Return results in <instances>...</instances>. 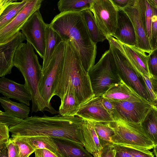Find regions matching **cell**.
I'll list each match as a JSON object with an SVG mask.
<instances>
[{"mask_svg":"<svg viewBox=\"0 0 157 157\" xmlns=\"http://www.w3.org/2000/svg\"><path fill=\"white\" fill-rule=\"evenodd\" d=\"M40 9L35 11L21 28L22 33L43 59L45 48V27Z\"/></svg>","mask_w":157,"mask_h":157,"instance_id":"cell-9","label":"cell"},{"mask_svg":"<svg viewBox=\"0 0 157 157\" xmlns=\"http://www.w3.org/2000/svg\"><path fill=\"white\" fill-rule=\"evenodd\" d=\"M152 10L151 38L150 43L152 51L157 48V10L153 6Z\"/></svg>","mask_w":157,"mask_h":157,"instance_id":"cell-34","label":"cell"},{"mask_svg":"<svg viewBox=\"0 0 157 157\" xmlns=\"http://www.w3.org/2000/svg\"><path fill=\"white\" fill-rule=\"evenodd\" d=\"M29 157V156H28V157Z\"/></svg>","mask_w":157,"mask_h":157,"instance_id":"cell-51","label":"cell"},{"mask_svg":"<svg viewBox=\"0 0 157 157\" xmlns=\"http://www.w3.org/2000/svg\"><path fill=\"white\" fill-rule=\"evenodd\" d=\"M115 108V121L142 124L154 106L152 103L129 101H112Z\"/></svg>","mask_w":157,"mask_h":157,"instance_id":"cell-11","label":"cell"},{"mask_svg":"<svg viewBox=\"0 0 157 157\" xmlns=\"http://www.w3.org/2000/svg\"><path fill=\"white\" fill-rule=\"evenodd\" d=\"M94 0H60L57 3L60 13L66 12H81L90 10Z\"/></svg>","mask_w":157,"mask_h":157,"instance_id":"cell-29","label":"cell"},{"mask_svg":"<svg viewBox=\"0 0 157 157\" xmlns=\"http://www.w3.org/2000/svg\"><path fill=\"white\" fill-rule=\"evenodd\" d=\"M101 100L103 106L114 120L115 110L112 101L103 97H101Z\"/></svg>","mask_w":157,"mask_h":157,"instance_id":"cell-41","label":"cell"},{"mask_svg":"<svg viewBox=\"0 0 157 157\" xmlns=\"http://www.w3.org/2000/svg\"><path fill=\"white\" fill-rule=\"evenodd\" d=\"M20 137L27 141L35 150L47 149L62 157L58 147L52 138L46 136Z\"/></svg>","mask_w":157,"mask_h":157,"instance_id":"cell-26","label":"cell"},{"mask_svg":"<svg viewBox=\"0 0 157 157\" xmlns=\"http://www.w3.org/2000/svg\"><path fill=\"white\" fill-rule=\"evenodd\" d=\"M26 40L20 32L7 42L0 44V77L10 74L14 67L13 60L16 50L18 46Z\"/></svg>","mask_w":157,"mask_h":157,"instance_id":"cell-16","label":"cell"},{"mask_svg":"<svg viewBox=\"0 0 157 157\" xmlns=\"http://www.w3.org/2000/svg\"><path fill=\"white\" fill-rule=\"evenodd\" d=\"M140 78L144 82L145 86L149 96L151 103L155 105L157 101L156 95L150 78L147 75L143 74L141 75Z\"/></svg>","mask_w":157,"mask_h":157,"instance_id":"cell-36","label":"cell"},{"mask_svg":"<svg viewBox=\"0 0 157 157\" xmlns=\"http://www.w3.org/2000/svg\"><path fill=\"white\" fill-rule=\"evenodd\" d=\"M14 66L22 75L25 85L32 97V112L47 111L52 114L59 113L41 96L39 84L42 76V66L33 46L29 42L22 43L16 50L13 60Z\"/></svg>","mask_w":157,"mask_h":157,"instance_id":"cell-4","label":"cell"},{"mask_svg":"<svg viewBox=\"0 0 157 157\" xmlns=\"http://www.w3.org/2000/svg\"><path fill=\"white\" fill-rule=\"evenodd\" d=\"M0 93L5 97L15 99L28 106L32 100L31 94L25 84L17 83L5 77L0 78Z\"/></svg>","mask_w":157,"mask_h":157,"instance_id":"cell-17","label":"cell"},{"mask_svg":"<svg viewBox=\"0 0 157 157\" xmlns=\"http://www.w3.org/2000/svg\"><path fill=\"white\" fill-rule=\"evenodd\" d=\"M121 79L140 95L151 103L149 94L140 78L132 68L127 58L119 49L109 43Z\"/></svg>","mask_w":157,"mask_h":157,"instance_id":"cell-10","label":"cell"},{"mask_svg":"<svg viewBox=\"0 0 157 157\" xmlns=\"http://www.w3.org/2000/svg\"><path fill=\"white\" fill-rule=\"evenodd\" d=\"M151 5L157 10V0H148Z\"/></svg>","mask_w":157,"mask_h":157,"instance_id":"cell-48","label":"cell"},{"mask_svg":"<svg viewBox=\"0 0 157 157\" xmlns=\"http://www.w3.org/2000/svg\"><path fill=\"white\" fill-rule=\"evenodd\" d=\"M29 0L14 1L0 13V29L6 26L19 13Z\"/></svg>","mask_w":157,"mask_h":157,"instance_id":"cell-24","label":"cell"},{"mask_svg":"<svg viewBox=\"0 0 157 157\" xmlns=\"http://www.w3.org/2000/svg\"><path fill=\"white\" fill-rule=\"evenodd\" d=\"M117 8V26L113 36L124 44L130 46L135 45L136 35L132 24L123 10Z\"/></svg>","mask_w":157,"mask_h":157,"instance_id":"cell-19","label":"cell"},{"mask_svg":"<svg viewBox=\"0 0 157 157\" xmlns=\"http://www.w3.org/2000/svg\"><path fill=\"white\" fill-rule=\"evenodd\" d=\"M148 66L151 74L157 77V48L148 55Z\"/></svg>","mask_w":157,"mask_h":157,"instance_id":"cell-37","label":"cell"},{"mask_svg":"<svg viewBox=\"0 0 157 157\" xmlns=\"http://www.w3.org/2000/svg\"><path fill=\"white\" fill-rule=\"evenodd\" d=\"M94 128L102 146L107 144H113L111 138L114 132L107 123L94 122Z\"/></svg>","mask_w":157,"mask_h":157,"instance_id":"cell-31","label":"cell"},{"mask_svg":"<svg viewBox=\"0 0 157 157\" xmlns=\"http://www.w3.org/2000/svg\"><path fill=\"white\" fill-rule=\"evenodd\" d=\"M150 79L151 81L153 87L156 94H157V77L152 75Z\"/></svg>","mask_w":157,"mask_h":157,"instance_id":"cell-47","label":"cell"},{"mask_svg":"<svg viewBox=\"0 0 157 157\" xmlns=\"http://www.w3.org/2000/svg\"><path fill=\"white\" fill-rule=\"evenodd\" d=\"M116 150L113 144H107L102 146L99 157H115Z\"/></svg>","mask_w":157,"mask_h":157,"instance_id":"cell-38","label":"cell"},{"mask_svg":"<svg viewBox=\"0 0 157 157\" xmlns=\"http://www.w3.org/2000/svg\"><path fill=\"white\" fill-rule=\"evenodd\" d=\"M53 138L62 157H93L81 144L63 139Z\"/></svg>","mask_w":157,"mask_h":157,"instance_id":"cell-21","label":"cell"},{"mask_svg":"<svg viewBox=\"0 0 157 157\" xmlns=\"http://www.w3.org/2000/svg\"><path fill=\"white\" fill-rule=\"evenodd\" d=\"M95 97H102L113 85L121 79L110 49L106 51L88 72Z\"/></svg>","mask_w":157,"mask_h":157,"instance_id":"cell-5","label":"cell"},{"mask_svg":"<svg viewBox=\"0 0 157 157\" xmlns=\"http://www.w3.org/2000/svg\"><path fill=\"white\" fill-rule=\"evenodd\" d=\"M153 152L156 157H157V145L154 146Z\"/></svg>","mask_w":157,"mask_h":157,"instance_id":"cell-49","label":"cell"},{"mask_svg":"<svg viewBox=\"0 0 157 157\" xmlns=\"http://www.w3.org/2000/svg\"><path fill=\"white\" fill-rule=\"evenodd\" d=\"M116 150L115 157H133L122 145L113 144Z\"/></svg>","mask_w":157,"mask_h":157,"instance_id":"cell-43","label":"cell"},{"mask_svg":"<svg viewBox=\"0 0 157 157\" xmlns=\"http://www.w3.org/2000/svg\"><path fill=\"white\" fill-rule=\"evenodd\" d=\"M63 41L59 35L54 30L49 24H46L45 27V48L42 66L45 68L50 62L57 47Z\"/></svg>","mask_w":157,"mask_h":157,"instance_id":"cell-22","label":"cell"},{"mask_svg":"<svg viewBox=\"0 0 157 157\" xmlns=\"http://www.w3.org/2000/svg\"><path fill=\"white\" fill-rule=\"evenodd\" d=\"M23 120L8 113L0 111V123L5 124L9 128L18 124Z\"/></svg>","mask_w":157,"mask_h":157,"instance_id":"cell-33","label":"cell"},{"mask_svg":"<svg viewBox=\"0 0 157 157\" xmlns=\"http://www.w3.org/2000/svg\"><path fill=\"white\" fill-rule=\"evenodd\" d=\"M0 157H9L6 144L0 145Z\"/></svg>","mask_w":157,"mask_h":157,"instance_id":"cell-45","label":"cell"},{"mask_svg":"<svg viewBox=\"0 0 157 157\" xmlns=\"http://www.w3.org/2000/svg\"><path fill=\"white\" fill-rule=\"evenodd\" d=\"M81 128L85 149L94 157H99L102 146L95 129L94 122L84 120L81 125Z\"/></svg>","mask_w":157,"mask_h":157,"instance_id":"cell-20","label":"cell"},{"mask_svg":"<svg viewBox=\"0 0 157 157\" xmlns=\"http://www.w3.org/2000/svg\"><path fill=\"white\" fill-rule=\"evenodd\" d=\"M113 130V144L151 149L154 145L144 132L141 124L119 121L107 123Z\"/></svg>","mask_w":157,"mask_h":157,"instance_id":"cell-6","label":"cell"},{"mask_svg":"<svg viewBox=\"0 0 157 157\" xmlns=\"http://www.w3.org/2000/svg\"><path fill=\"white\" fill-rule=\"evenodd\" d=\"M156 94V93H155ZM156 94V97H157V101H156V103L155 105H156V107H157V94Z\"/></svg>","mask_w":157,"mask_h":157,"instance_id":"cell-50","label":"cell"},{"mask_svg":"<svg viewBox=\"0 0 157 157\" xmlns=\"http://www.w3.org/2000/svg\"><path fill=\"white\" fill-rule=\"evenodd\" d=\"M141 124L144 132L154 146L157 145V108L155 105Z\"/></svg>","mask_w":157,"mask_h":157,"instance_id":"cell-28","label":"cell"},{"mask_svg":"<svg viewBox=\"0 0 157 157\" xmlns=\"http://www.w3.org/2000/svg\"><path fill=\"white\" fill-rule=\"evenodd\" d=\"M9 128L6 125L0 123V145L6 144L9 138Z\"/></svg>","mask_w":157,"mask_h":157,"instance_id":"cell-39","label":"cell"},{"mask_svg":"<svg viewBox=\"0 0 157 157\" xmlns=\"http://www.w3.org/2000/svg\"><path fill=\"white\" fill-rule=\"evenodd\" d=\"M80 106L74 94L71 92H68L61 101L59 114L64 117L76 116Z\"/></svg>","mask_w":157,"mask_h":157,"instance_id":"cell-27","label":"cell"},{"mask_svg":"<svg viewBox=\"0 0 157 157\" xmlns=\"http://www.w3.org/2000/svg\"><path fill=\"white\" fill-rule=\"evenodd\" d=\"M42 1V0H29L14 19L0 29V44L7 42L20 32L32 14L40 9Z\"/></svg>","mask_w":157,"mask_h":157,"instance_id":"cell-14","label":"cell"},{"mask_svg":"<svg viewBox=\"0 0 157 157\" xmlns=\"http://www.w3.org/2000/svg\"><path fill=\"white\" fill-rule=\"evenodd\" d=\"M35 157H61L51 151L45 149L35 150Z\"/></svg>","mask_w":157,"mask_h":157,"instance_id":"cell-42","label":"cell"},{"mask_svg":"<svg viewBox=\"0 0 157 157\" xmlns=\"http://www.w3.org/2000/svg\"><path fill=\"white\" fill-rule=\"evenodd\" d=\"M109 43L123 53L129 62L132 68L139 78L144 75L150 78L152 76L149 70L148 55L135 45L124 44L111 36L107 37Z\"/></svg>","mask_w":157,"mask_h":157,"instance_id":"cell-12","label":"cell"},{"mask_svg":"<svg viewBox=\"0 0 157 157\" xmlns=\"http://www.w3.org/2000/svg\"><path fill=\"white\" fill-rule=\"evenodd\" d=\"M14 1V0H0V13Z\"/></svg>","mask_w":157,"mask_h":157,"instance_id":"cell-46","label":"cell"},{"mask_svg":"<svg viewBox=\"0 0 157 157\" xmlns=\"http://www.w3.org/2000/svg\"><path fill=\"white\" fill-rule=\"evenodd\" d=\"M66 42L64 62L56 82L54 95L58 96L61 101L67 92H71L80 106L95 96L88 73L84 69L77 51L71 40Z\"/></svg>","mask_w":157,"mask_h":157,"instance_id":"cell-3","label":"cell"},{"mask_svg":"<svg viewBox=\"0 0 157 157\" xmlns=\"http://www.w3.org/2000/svg\"><path fill=\"white\" fill-rule=\"evenodd\" d=\"M141 8L145 33L150 44L151 38L152 6L148 0H141Z\"/></svg>","mask_w":157,"mask_h":157,"instance_id":"cell-30","label":"cell"},{"mask_svg":"<svg viewBox=\"0 0 157 157\" xmlns=\"http://www.w3.org/2000/svg\"><path fill=\"white\" fill-rule=\"evenodd\" d=\"M8 150L9 157H19V150L18 147L10 138L6 144Z\"/></svg>","mask_w":157,"mask_h":157,"instance_id":"cell-40","label":"cell"},{"mask_svg":"<svg viewBox=\"0 0 157 157\" xmlns=\"http://www.w3.org/2000/svg\"><path fill=\"white\" fill-rule=\"evenodd\" d=\"M81 13L93 42L96 44L98 42H103L107 39L106 37L98 26L94 16L90 10H85Z\"/></svg>","mask_w":157,"mask_h":157,"instance_id":"cell-25","label":"cell"},{"mask_svg":"<svg viewBox=\"0 0 157 157\" xmlns=\"http://www.w3.org/2000/svg\"><path fill=\"white\" fill-rule=\"evenodd\" d=\"M84 120L78 117L32 116L9 128L12 137L46 136L63 139L85 146L81 125Z\"/></svg>","mask_w":157,"mask_h":157,"instance_id":"cell-1","label":"cell"},{"mask_svg":"<svg viewBox=\"0 0 157 157\" xmlns=\"http://www.w3.org/2000/svg\"><path fill=\"white\" fill-rule=\"evenodd\" d=\"M117 8L123 9L128 4L129 0H111Z\"/></svg>","mask_w":157,"mask_h":157,"instance_id":"cell-44","label":"cell"},{"mask_svg":"<svg viewBox=\"0 0 157 157\" xmlns=\"http://www.w3.org/2000/svg\"><path fill=\"white\" fill-rule=\"evenodd\" d=\"M11 140L19 147V157H27L34 152L35 150L26 140L20 137L10 138Z\"/></svg>","mask_w":157,"mask_h":157,"instance_id":"cell-32","label":"cell"},{"mask_svg":"<svg viewBox=\"0 0 157 157\" xmlns=\"http://www.w3.org/2000/svg\"><path fill=\"white\" fill-rule=\"evenodd\" d=\"M66 42H61L55 50L50 62L42 69V76L39 90L43 98L49 104L54 96L55 85L59 72L63 67L65 59Z\"/></svg>","mask_w":157,"mask_h":157,"instance_id":"cell-7","label":"cell"},{"mask_svg":"<svg viewBox=\"0 0 157 157\" xmlns=\"http://www.w3.org/2000/svg\"><path fill=\"white\" fill-rule=\"evenodd\" d=\"M123 146L133 157H154L153 153L148 149L131 146Z\"/></svg>","mask_w":157,"mask_h":157,"instance_id":"cell-35","label":"cell"},{"mask_svg":"<svg viewBox=\"0 0 157 157\" xmlns=\"http://www.w3.org/2000/svg\"><path fill=\"white\" fill-rule=\"evenodd\" d=\"M0 102L5 112L23 120L29 117L30 109L27 105L14 102L5 97H0Z\"/></svg>","mask_w":157,"mask_h":157,"instance_id":"cell-23","label":"cell"},{"mask_svg":"<svg viewBox=\"0 0 157 157\" xmlns=\"http://www.w3.org/2000/svg\"><path fill=\"white\" fill-rule=\"evenodd\" d=\"M111 101H129L151 103L140 95L121 79L112 85L103 96Z\"/></svg>","mask_w":157,"mask_h":157,"instance_id":"cell-18","label":"cell"},{"mask_svg":"<svg viewBox=\"0 0 157 157\" xmlns=\"http://www.w3.org/2000/svg\"><path fill=\"white\" fill-rule=\"evenodd\" d=\"M90 10L104 35L113 36L117 28L118 10L111 0H94Z\"/></svg>","mask_w":157,"mask_h":157,"instance_id":"cell-8","label":"cell"},{"mask_svg":"<svg viewBox=\"0 0 157 157\" xmlns=\"http://www.w3.org/2000/svg\"><path fill=\"white\" fill-rule=\"evenodd\" d=\"M76 116L95 122L109 123L115 121L103 106L101 97H94L80 106Z\"/></svg>","mask_w":157,"mask_h":157,"instance_id":"cell-15","label":"cell"},{"mask_svg":"<svg viewBox=\"0 0 157 157\" xmlns=\"http://www.w3.org/2000/svg\"><path fill=\"white\" fill-rule=\"evenodd\" d=\"M49 25L63 41H71L84 69L88 72L94 65L97 46L91 39L81 12L60 13L54 17Z\"/></svg>","mask_w":157,"mask_h":157,"instance_id":"cell-2","label":"cell"},{"mask_svg":"<svg viewBox=\"0 0 157 157\" xmlns=\"http://www.w3.org/2000/svg\"><path fill=\"white\" fill-rule=\"evenodd\" d=\"M133 25L136 35L135 46L148 55L152 50L147 36L144 25L141 8V0H129L123 9Z\"/></svg>","mask_w":157,"mask_h":157,"instance_id":"cell-13","label":"cell"}]
</instances>
